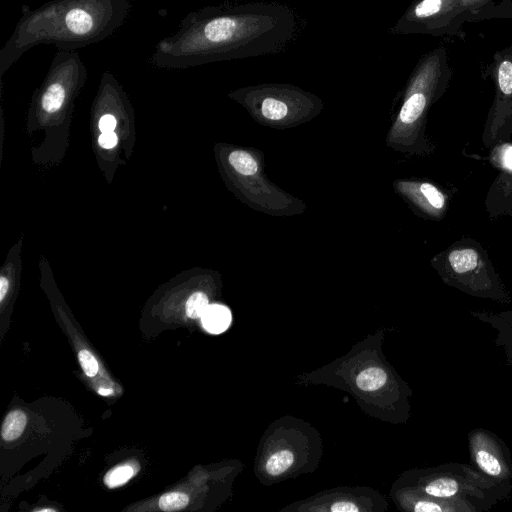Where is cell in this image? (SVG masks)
I'll use <instances>...</instances> for the list:
<instances>
[{"label": "cell", "mask_w": 512, "mask_h": 512, "mask_svg": "<svg viewBox=\"0 0 512 512\" xmlns=\"http://www.w3.org/2000/svg\"><path fill=\"white\" fill-rule=\"evenodd\" d=\"M294 460L290 450H280L272 454L266 462V471L273 476L287 471Z\"/></svg>", "instance_id": "cell-14"}, {"label": "cell", "mask_w": 512, "mask_h": 512, "mask_svg": "<svg viewBox=\"0 0 512 512\" xmlns=\"http://www.w3.org/2000/svg\"><path fill=\"white\" fill-rule=\"evenodd\" d=\"M251 110L271 121H280L290 114L315 109L318 99L303 90L286 84H263L235 92Z\"/></svg>", "instance_id": "cell-4"}, {"label": "cell", "mask_w": 512, "mask_h": 512, "mask_svg": "<svg viewBox=\"0 0 512 512\" xmlns=\"http://www.w3.org/2000/svg\"><path fill=\"white\" fill-rule=\"evenodd\" d=\"M189 502L186 494L181 492H169L162 495L159 499V507L163 511L172 512L184 509Z\"/></svg>", "instance_id": "cell-15"}, {"label": "cell", "mask_w": 512, "mask_h": 512, "mask_svg": "<svg viewBox=\"0 0 512 512\" xmlns=\"http://www.w3.org/2000/svg\"><path fill=\"white\" fill-rule=\"evenodd\" d=\"M130 9V0H51L34 9L23 6L0 50V75L36 45L77 51L110 37L124 24Z\"/></svg>", "instance_id": "cell-2"}, {"label": "cell", "mask_w": 512, "mask_h": 512, "mask_svg": "<svg viewBox=\"0 0 512 512\" xmlns=\"http://www.w3.org/2000/svg\"><path fill=\"white\" fill-rule=\"evenodd\" d=\"M78 359L84 373L88 377H93L98 373V362L90 351L82 349L78 353Z\"/></svg>", "instance_id": "cell-20"}, {"label": "cell", "mask_w": 512, "mask_h": 512, "mask_svg": "<svg viewBox=\"0 0 512 512\" xmlns=\"http://www.w3.org/2000/svg\"><path fill=\"white\" fill-rule=\"evenodd\" d=\"M419 190L427 203L434 209L440 210L445 204L444 195L432 184L422 183Z\"/></svg>", "instance_id": "cell-18"}, {"label": "cell", "mask_w": 512, "mask_h": 512, "mask_svg": "<svg viewBox=\"0 0 512 512\" xmlns=\"http://www.w3.org/2000/svg\"><path fill=\"white\" fill-rule=\"evenodd\" d=\"M9 289V281L6 277H0V301L2 302L8 292Z\"/></svg>", "instance_id": "cell-24"}, {"label": "cell", "mask_w": 512, "mask_h": 512, "mask_svg": "<svg viewBox=\"0 0 512 512\" xmlns=\"http://www.w3.org/2000/svg\"><path fill=\"white\" fill-rule=\"evenodd\" d=\"M118 142L117 135L112 132H104L98 138V143L105 149L113 148Z\"/></svg>", "instance_id": "cell-22"}, {"label": "cell", "mask_w": 512, "mask_h": 512, "mask_svg": "<svg viewBox=\"0 0 512 512\" xmlns=\"http://www.w3.org/2000/svg\"><path fill=\"white\" fill-rule=\"evenodd\" d=\"M40 511H54L53 509H40Z\"/></svg>", "instance_id": "cell-26"}, {"label": "cell", "mask_w": 512, "mask_h": 512, "mask_svg": "<svg viewBox=\"0 0 512 512\" xmlns=\"http://www.w3.org/2000/svg\"><path fill=\"white\" fill-rule=\"evenodd\" d=\"M418 492L462 503L474 512H487L509 498L512 485L491 480L469 464L444 463L426 470L418 479Z\"/></svg>", "instance_id": "cell-3"}, {"label": "cell", "mask_w": 512, "mask_h": 512, "mask_svg": "<svg viewBox=\"0 0 512 512\" xmlns=\"http://www.w3.org/2000/svg\"><path fill=\"white\" fill-rule=\"evenodd\" d=\"M469 465L493 481L512 485V458L506 443L494 432L476 428L468 433Z\"/></svg>", "instance_id": "cell-5"}, {"label": "cell", "mask_w": 512, "mask_h": 512, "mask_svg": "<svg viewBox=\"0 0 512 512\" xmlns=\"http://www.w3.org/2000/svg\"><path fill=\"white\" fill-rule=\"evenodd\" d=\"M498 84L504 94H512V62L505 60L500 64L498 68Z\"/></svg>", "instance_id": "cell-19"}, {"label": "cell", "mask_w": 512, "mask_h": 512, "mask_svg": "<svg viewBox=\"0 0 512 512\" xmlns=\"http://www.w3.org/2000/svg\"><path fill=\"white\" fill-rule=\"evenodd\" d=\"M478 253L470 248L452 251L448 261L456 274H465L474 270L478 265Z\"/></svg>", "instance_id": "cell-10"}, {"label": "cell", "mask_w": 512, "mask_h": 512, "mask_svg": "<svg viewBox=\"0 0 512 512\" xmlns=\"http://www.w3.org/2000/svg\"><path fill=\"white\" fill-rule=\"evenodd\" d=\"M387 381V373L379 367H369L356 377V385L363 391H375Z\"/></svg>", "instance_id": "cell-12"}, {"label": "cell", "mask_w": 512, "mask_h": 512, "mask_svg": "<svg viewBox=\"0 0 512 512\" xmlns=\"http://www.w3.org/2000/svg\"><path fill=\"white\" fill-rule=\"evenodd\" d=\"M230 165L241 175H254L258 171L255 158L243 150H235L228 157Z\"/></svg>", "instance_id": "cell-13"}, {"label": "cell", "mask_w": 512, "mask_h": 512, "mask_svg": "<svg viewBox=\"0 0 512 512\" xmlns=\"http://www.w3.org/2000/svg\"><path fill=\"white\" fill-rule=\"evenodd\" d=\"M331 511L334 512H357L359 508L352 502L340 501L331 506Z\"/></svg>", "instance_id": "cell-23"}, {"label": "cell", "mask_w": 512, "mask_h": 512, "mask_svg": "<svg viewBox=\"0 0 512 512\" xmlns=\"http://www.w3.org/2000/svg\"><path fill=\"white\" fill-rule=\"evenodd\" d=\"M208 305L209 300L206 294L203 292H195L186 302V314L193 319L201 318Z\"/></svg>", "instance_id": "cell-16"}, {"label": "cell", "mask_w": 512, "mask_h": 512, "mask_svg": "<svg viewBox=\"0 0 512 512\" xmlns=\"http://www.w3.org/2000/svg\"><path fill=\"white\" fill-rule=\"evenodd\" d=\"M472 315L496 332L495 345L501 348L506 363L512 366V311L499 314L473 312Z\"/></svg>", "instance_id": "cell-7"}, {"label": "cell", "mask_w": 512, "mask_h": 512, "mask_svg": "<svg viewBox=\"0 0 512 512\" xmlns=\"http://www.w3.org/2000/svg\"><path fill=\"white\" fill-rule=\"evenodd\" d=\"M298 31L289 7L275 2L206 6L188 13L178 29L158 41L150 62L183 69L278 53Z\"/></svg>", "instance_id": "cell-1"}, {"label": "cell", "mask_w": 512, "mask_h": 512, "mask_svg": "<svg viewBox=\"0 0 512 512\" xmlns=\"http://www.w3.org/2000/svg\"><path fill=\"white\" fill-rule=\"evenodd\" d=\"M134 472L133 469L128 465H121L111 469L104 477V483L110 487L114 488L126 483L132 476Z\"/></svg>", "instance_id": "cell-17"}, {"label": "cell", "mask_w": 512, "mask_h": 512, "mask_svg": "<svg viewBox=\"0 0 512 512\" xmlns=\"http://www.w3.org/2000/svg\"><path fill=\"white\" fill-rule=\"evenodd\" d=\"M116 119L112 114H105L99 119V129L102 133L112 132L116 127Z\"/></svg>", "instance_id": "cell-21"}, {"label": "cell", "mask_w": 512, "mask_h": 512, "mask_svg": "<svg viewBox=\"0 0 512 512\" xmlns=\"http://www.w3.org/2000/svg\"><path fill=\"white\" fill-rule=\"evenodd\" d=\"M442 68V56L438 52L428 54L418 63L399 112V123L411 125L421 117L440 79Z\"/></svg>", "instance_id": "cell-6"}, {"label": "cell", "mask_w": 512, "mask_h": 512, "mask_svg": "<svg viewBox=\"0 0 512 512\" xmlns=\"http://www.w3.org/2000/svg\"><path fill=\"white\" fill-rule=\"evenodd\" d=\"M110 393H112L110 389H99V394L101 395H109Z\"/></svg>", "instance_id": "cell-25"}, {"label": "cell", "mask_w": 512, "mask_h": 512, "mask_svg": "<svg viewBox=\"0 0 512 512\" xmlns=\"http://www.w3.org/2000/svg\"><path fill=\"white\" fill-rule=\"evenodd\" d=\"M200 319L206 331L212 334H220L229 327L232 316L226 306L211 304L208 305Z\"/></svg>", "instance_id": "cell-9"}, {"label": "cell", "mask_w": 512, "mask_h": 512, "mask_svg": "<svg viewBox=\"0 0 512 512\" xmlns=\"http://www.w3.org/2000/svg\"><path fill=\"white\" fill-rule=\"evenodd\" d=\"M27 417L22 410L16 409L10 411L2 425L1 435L5 441L16 440L24 431Z\"/></svg>", "instance_id": "cell-11"}, {"label": "cell", "mask_w": 512, "mask_h": 512, "mask_svg": "<svg viewBox=\"0 0 512 512\" xmlns=\"http://www.w3.org/2000/svg\"><path fill=\"white\" fill-rule=\"evenodd\" d=\"M411 500V509L415 512H474L462 503L444 500L418 492Z\"/></svg>", "instance_id": "cell-8"}]
</instances>
